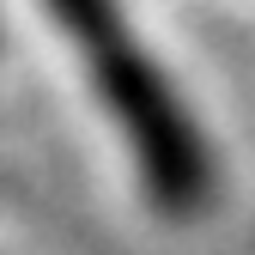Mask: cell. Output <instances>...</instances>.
Listing matches in <instances>:
<instances>
[{
	"label": "cell",
	"mask_w": 255,
	"mask_h": 255,
	"mask_svg": "<svg viewBox=\"0 0 255 255\" xmlns=\"http://www.w3.org/2000/svg\"><path fill=\"white\" fill-rule=\"evenodd\" d=\"M49 12L61 18V30L73 37L79 61L98 79V98L116 116V128L134 146V164L146 176V195L188 219L213 201V152L201 140L188 104L176 98V85L164 79V67L146 55V43L128 30L116 0H49Z\"/></svg>",
	"instance_id": "1"
}]
</instances>
